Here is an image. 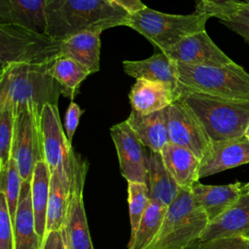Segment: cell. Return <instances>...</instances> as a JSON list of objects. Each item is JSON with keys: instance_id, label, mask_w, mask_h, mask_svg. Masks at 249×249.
I'll list each match as a JSON object with an SVG mask.
<instances>
[{"instance_id": "obj_13", "label": "cell", "mask_w": 249, "mask_h": 249, "mask_svg": "<svg viewBox=\"0 0 249 249\" xmlns=\"http://www.w3.org/2000/svg\"><path fill=\"white\" fill-rule=\"evenodd\" d=\"M249 163V139L240 136L213 142L207 154L200 160L198 176L204 178L221 171Z\"/></svg>"}, {"instance_id": "obj_1", "label": "cell", "mask_w": 249, "mask_h": 249, "mask_svg": "<svg viewBox=\"0 0 249 249\" xmlns=\"http://www.w3.org/2000/svg\"><path fill=\"white\" fill-rule=\"evenodd\" d=\"M130 14L110 0H46V34L63 41L84 31L126 26Z\"/></svg>"}, {"instance_id": "obj_37", "label": "cell", "mask_w": 249, "mask_h": 249, "mask_svg": "<svg viewBox=\"0 0 249 249\" xmlns=\"http://www.w3.org/2000/svg\"><path fill=\"white\" fill-rule=\"evenodd\" d=\"M42 249H67L61 231H52L47 232Z\"/></svg>"}, {"instance_id": "obj_22", "label": "cell", "mask_w": 249, "mask_h": 249, "mask_svg": "<svg viewBox=\"0 0 249 249\" xmlns=\"http://www.w3.org/2000/svg\"><path fill=\"white\" fill-rule=\"evenodd\" d=\"M160 155L166 169L180 188H191L199 180L200 160L189 149L168 143Z\"/></svg>"}, {"instance_id": "obj_42", "label": "cell", "mask_w": 249, "mask_h": 249, "mask_svg": "<svg viewBox=\"0 0 249 249\" xmlns=\"http://www.w3.org/2000/svg\"><path fill=\"white\" fill-rule=\"evenodd\" d=\"M244 2H249V0H243Z\"/></svg>"}, {"instance_id": "obj_2", "label": "cell", "mask_w": 249, "mask_h": 249, "mask_svg": "<svg viewBox=\"0 0 249 249\" xmlns=\"http://www.w3.org/2000/svg\"><path fill=\"white\" fill-rule=\"evenodd\" d=\"M177 100L191 93L249 101V73L237 63L226 66L176 62Z\"/></svg>"}, {"instance_id": "obj_43", "label": "cell", "mask_w": 249, "mask_h": 249, "mask_svg": "<svg viewBox=\"0 0 249 249\" xmlns=\"http://www.w3.org/2000/svg\"><path fill=\"white\" fill-rule=\"evenodd\" d=\"M247 249H249V242H248V246H247Z\"/></svg>"}, {"instance_id": "obj_8", "label": "cell", "mask_w": 249, "mask_h": 249, "mask_svg": "<svg viewBox=\"0 0 249 249\" xmlns=\"http://www.w3.org/2000/svg\"><path fill=\"white\" fill-rule=\"evenodd\" d=\"M61 41L17 24H0V69L11 64L44 65L61 56Z\"/></svg>"}, {"instance_id": "obj_36", "label": "cell", "mask_w": 249, "mask_h": 249, "mask_svg": "<svg viewBox=\"0 0 249 249\" xmlns=\"http://www.w3.org/2000/svg\"><path fill=\"white\" fill-rule=\"evenodd\" d=\"M83 113L84 110L81 109V107L77 103H75L74 101L70 102L64 118V129L69 142H72L74 133L77 129L80 118Z\"/></svg>"}, {"instance_id": "obj_40", "label": "cell", "mask_w": 249, "mask_h": 249, "mask_svg": "<svg viewBox=\"0 0 249 249\" xmlns=\"http://www.w3.org/2000/svg\"><path fill=\"white\" fill-rule=\"evenodd\" d=\"M242 192H243L244 194L249 195V182L246 183V184H244V185L242 186Z\"/></svg>"}, {"instance_id": "obj_35", "label": "cell", "mask_w": 249, "mask_h": 249, "mask_svg": "<svg viewBox=\"0 0 249 249\" xmlns=\"http://www.w3.org/2000/svg\"><path fill=\"white\" fill-rule=\"evenodd\" d=\"M249 237L227 236L211 239L200 243V249H247Z\"/></svg>"}, {"instance_id": "obj_33", "label": "cell", "mask_w": 249, "mask_h": 249, "mask_svg": "<svg viewBox=\"0 0 249 249\" xmlns=\"http://www.w3.org/2000/svg\"><path fill=\"white\" fill-rule=\"evenodd\" d=\"M195 12L217 18L220 20L234 12L243 0H195Z\"/></svg>"}, {"instance_id": "obj_16", "label": "cell", "mask_w": 249, "mask_h": 249, "mask_svg": "<svg viewBox=\"0 0 249 249\" xmlns=\"http://www.w3.org/2000/svg\"><path fill=\"white\" fill-rule=\"evenodd\" d=\"M242 184L204 185L198 181L191 186V192L198 205L204 210L209 223L228 211L242 195Z\"/></svg>"}, {"instance_id": "obj_11", "label": "cell", "mask_w": 249, "mask_h": 249, "mask_svg": "<svg viewBox=\"0 0 249 249\" xmlns=\"http://www.w3.org/2000/svg\"><path fill=\"white\" fill-rule=\"evenodd\" d=\"M110 134L116 147L122 176L127 182L146 183L149 153L138 136L126 121L113 125Z\"/></svg>"}, {"instance_id": "obj_28", "label": "cell", "mask_w": 249, "mask_h": 249, "mask_svg": "<svg viewBox=\"0 0 249 249\" xmlns=\"http://www.w3.org/2000/svg\"><path fill=\"white\" fill-rule=\"evenodd\" d=\"M166 211L167 207L151 200L140 221L136 233L129 239L127 249H147L158 234Z\"/></svg>"}, {"instance_id": "obj_23", "label": "cell", "mask_w": 249, "mask_h": 249, "mask_svg": "<svg viewBox=\"0 0 249 249\" xmlns=\"http://www.w3.org/2000/svg\"><path fill=\"white\" fill-rule=\"evenodd\" d=\"M100 34L84 31L61 41V56L78 62L90 74L97 72L100 68Z\"/></svg>"}, {"instance_id": "obj_3", "label": "cell", "mask_w": 249, "mask_h": 249, "mask_svg": "<svg viewBox=\"0 0 249 249\" xmlns=\"http://www.w3.org/2000/svg\"><path fill=\"white\" fill-rule=\"evenodd\" d=\"M50 64H11L0 71V107L32 103L41 110L46 104L57 106L61 88L50 74Z\"/></svg>"}, {"instance_id": "obj_18", "label": "cell", "mask_w": 249, "mask_h": 249, "mask_svg": "<svg viewBox=\"0 0 249 249\" xmlns=\"http://www.w3.org/2000/svg\"><path fill=\"white\" fill-rule=\"evenodd\" d=\"M168 107L147 115H141L131 110L125 120L143 145L152 152L160 153L169 143L167 130Z\"/></svg>"}, {"instance_id": "obj_32", "label": "cell", "mask_w": 249, "mask_h": 249, "mask_svg": "<svg viewBox=\"0 0 249 249\" xmlns=\"http://www.w3.org/2000/svg\"><path fill=\"white\" fill-rule=\"evenodd\" d=\"M220 22L241 36L249 45V2H241L234 12L220 19Z\"/></svg>"}, {"instance_id": "obj_12", "label": "cell", "mask_w": 249, "mask_h": 249, "mask_svg": "<svg viewBox=\"0 0 249 249\" xmlns=\"http://www.w3.org/2000/svg\"><path fill=\"white\" fill-rule=\"evenodd\" d=\"M162 53L176 62L190 65L226 66L234 63L213 42L206 30L182 39Z\"/></svg>"}, {"instance_id": "obj_39", "label": "cell", "mask_w": 249, "mask_h": 249, "mask_svg": "<svg viewBox=\"0 0 249 249\" xmlns=\"http://www.w3.org/2000/svg\"><path fill=\"white\" fill-rule=\"evenodd\" d=\"M200 241L197 240L196 242H195L194 244H192L190 247H188L187 249H200Z\"/></svg>"}, {"instance_id": "obj_26", "label": "cell", "mask_w": 249, "mask_h": 249, "mask_svg": "<svg viewBox=\"0 0 249 249\" xmlns=\"http://www.w3.org/2000/svg\"><path fill=\"white\" fill-rule=\"evenodd\" d=\"M50 187L46 233L52 231L62 230L71 193V187L56 172L51 174Z\"/></svg>"}, {"instance_id": "obj_24", "label": "cell", "mask_w": 249, "mask_h": 249, "mask_svg": "<svg viewBox=\"0 0 249 249\" xmlns=\"http://www.w3.org/2000/svg\"><path fill=\"white\" fill-rule=\"evenodd\" d=\"M146 185L151 200L168 207L177 197L181 188L166 169L160 153L149 152Z\"/></svg>"}, {"instance_id": "obj_10", "label": "cell", "mask_w": 249, "mask_h": 249, "mask_svg": "<svg viewBox=\"0 0 249 249\" xmlns=\"http://www.w3.org/2000/svg\"><path fill=\"white\" fill-rule=\"evenodd\" d=\"M167 130L169 143L189 149L199 160L211 147L212 142L200 122L181 99L174 101L168 107Z\"/></svg>"}, {"instance_id": "obj_14", "label": "cell", "mask_w": 249, "mask_h": 249, "mask_svg": "<svg viewBox=\"0 0 249 249\" xmlns=\"http://www.w3.org/2000/svg\"><path fill=\"white\" fill-rule=\"evenodd\" d=\"M84 185L85 181L77 182L70 193L65 222L61 230L67 249H93L83 198Z\"/></svg>"}, {"instance_id": "obj_19", "label": "cell", "mask_w": 249, "mask_h": 249, "mask_svg": "<svg viewBox=\"0 0 249 249\" xmlns=\"http://www.w3.org/2000/svg\"><path fill=\"white\" fill-rule=\"evenodd\" d=\"M0 24L46 33V0H0Z\"/></svg>"}, {"instance_id": "obj_29", "label": "cell", "mask_w": 249, "mask_h": 249, "mask_svg": "<svg viewBox=\"0 0 249 249\" xmlns=\"http://www.w3.org/2000/svg\"><path fill=\"white\" fill-rule=\"evenodd\" d=\"M21 176L16 160L11 158L8 164L0 169V192L4 194L12 223L14 225L21 188Z\"/></svg>"}, {"instance_id": "obj_41", "label": "cell", "mask_w": 249, "mask_h": 249, "mask_svg": "<svg viewBox=\"0 0 249 249\" xmlns=\"http://www.w3.org/2000/svg\"><path fill=\"white\" fill-rule=\"evenodd\" d=\"M244 136H245V137H247V138L249 139V123H248V124H247V126H246V128H245Z\"/></svg>"}, {"instance_id": "obj_4", "label": "cell", "mask_w": 249, "mask_h": 249, "mask_svg": "<svg viewBox=\"0 0 249 249\" xmlns=\"http://www.w3.org/2000/svg\"><path fill=\"white\" fill-rule=\"evenodd\" d=\"M195 113L210 141L244 135L249 123V101L191 93L180 98Z\"/></svg>"}, {"instance_id": "obj_20", "label": "cell", "mask_w": 249, "mask_h": 249, "mask_svg": "<svg viewBox=\"0 0 249 249\" xmlns=\"http://www.w3.org/2000/svg\"><path fill=\"white\" fill-rule=\"evenodd\" d=\"M124 71L126 75L138 80L158 81L168 84L175 91L178 88V73L176 61L160 52L142 60L123 61ZM177 96V95H176Z\"/></svg>"}, {"instance_id": "obj_25", "label": "cell", "mask_w": 249, "mask_h": 249, "mask_svg": "<svg viewBox=\"0 0 249 249\" xmlns=\"http://www.w3.org/2000/svg\"><path fill=\"white\" fill-rule=\"evenodd\" d=\"M51 172L45 160L39 161L31 180V199L35 221V229L42 243L46 236L47 210L50 196ZM43 245V244H42Z\"/></svg>"}, {"instance_id": "obj_38", "label": "cell", "mask_w": 249, "mask_h": 249, "mask_svg": "<svg viewBox=\"0 0 249 249\" xmlns=\"http://www.w3.org/2000/svg\"><path fill=\"white\" fill-rule=\"evenodd\" d=\"M110 1L120 6L121 8L124 9L130 15L140 10H143L144 8L147 7L141 0H110Z\"/></svg>"}, {"instance_id": "obj_17", "label": "cell", "mask_w": 249, "mask_h": 249, "mask_svg": "<svg viewBox=\"0 0 249 249\" xmlns=\"http://www.w3.org/2000/svg\"><path fill=\"white\" fill-rule=\"evenodd\" d=\"M238 235L249 237V195L244 193L234 205L208 224L199 241Z\"/></svg>"}, {"instance_id": "obj_6", "label": "cell", "mask_w": 249, "mask_h": 249, "mask_svg": "<svg viewBox=\"0 0 249 249\" xmlns=\"http://www.w3.org/2000/svg\"><path fill=\"white\" fill-rule=\"evenodd\" d=\"M210 17L194 12L190 15H172L144 8L129 16L126 26L144 36L155 48L164 52L182 39L205 30Z\"/></svg>"}, {"instance_id": "obj_27", "label": "cell", "mask_w": 249, "mask_h": 249, "mask_svg": "<svg viewBox=\"0 0 249 249\" xmlns=\"http://www.w3.org/2000/svg\"><path fill=\"white\" fill-rule=\"evenodd\" d=\"M50 74L61 88V94L73 101L82 82L90 72L78 62L59 56L50 65Z\"/></svg>"}, {"instance_id": "obj_7", "label": "cell", "mask_w": 249, "mask_h": 249, "mask_svg": "<svg viewBox=\"0 0 249 249\" xmlns=\"http://www.w3.org/2000/svg\"><path fill=\"white\" fill-rule=\"evenodd\" d=\"M44 160L51 174L57 172L70 185L85 181L88 164L74 152L71 142L62 129L57 106L46 104L41 112Z\"/></svg>"}, {"instance_id": "obj_21", "label": "cell", "mask_w": 249, "mask_h": 249, "mask_svg": "<svg viewBox=\"0 0 249 249\" xmlns=\"http://www.w3.org/2000/svg\"><path fill=\"white\" fill-rule=\"evenodd\" d=\"M13 227L15 249H42L43 243L35 229L31 182H21L18 205Z\"/></svg>"}, {"instance_id": "obj_30", "label": "cell", "mask_w": 249, "mask_h": 249, "mask_svg": "<svg viewBox=\"0 0 249 249\" xmlns=\"http://www.w3.org/2000/svg\"><path fill=\"white\" fill-rule=\"evenodd\" d=\"M127 201L131 228L130 238H132L136 233L140 221L151 202L146 183L127 182Z\"/></svg>"}, {"instance_id": "obj_9", "label": "cell", "mask_w": 249, "mask_h": 249, "mask_svg": "<svg viewBox=\"0 0 249 249\" xmlns=\"http://www.w3.org/2000/svg\"><path fill=\"white\" fill-rule=\"evenodd\" d=\"M16 109L12 158L16 160L22 181L31 182L36 164L44 160L41 112L35 104L19 105Z\"/></svg>"}, {"instance_id": "obj_34", "label": "cell", "mask_w": 249, "mask_h": 249, "mask_svg": "<svg viewBox=\"0 0 249 249\" xmlns=\"http://www.w3.org/2000/svg\"><path fill=\"white\" fill-rule=\"evenodd\" d=\"M0 249H15L14 227L6 198L0 192Z\"/></svg>"}, {"instance_id": "obj_31", "label": "cell", "mask_w": 249, "mask_h": 249, "mask_svg": "<svg viewBox=\"0 0 249 249\" xmlns=\"http://www.w3.org/2000/svg\"><path fill=\"white\" fill-rule=\"evenodd\" d=\"M16 109L12 103L0 107V169L4 168L12 158L15 135Z\"/></svg>"}, {"instance_id": "obj_5", "label": "cell", "mask_w": 249, "mask_h": 249, "mask_svg": "<svg viewBox=\"0 0 249 249\" xmlns=\"http://www.w3.org/2000/svg\"><path fill=\"white\" fill-rule=\"evenodd\" d=\"M209 224L190 188H181L167 207L162 225L147 249H187L199 240Z\"/></svg>"}, {"instance_id": "obj_15", "label": "cell", "mask_w": 249, "mask_h": 249, "mask_svg": "<svg viewBox=\"0 0 249 249\" xmlns=\"http://www.w3.org/2000/svg\"><path fill=\"white\" fill-rule=\"evenodd\" d=\"M128 99L132 111L147 115L167 108L177 100V96L168 84L138 79L130 89Z\"/></svg>"}]
</instances>
